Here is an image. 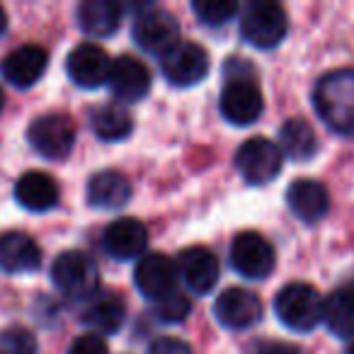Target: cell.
Masks as SVG:
<instances>
[{"label":"cell","instance_id":"5b68a950","mask_svg":"<svg viewBox=\"0 0 354 354\" xmlns=\"http://www.w3.org/2000/svg\"><path fill=\"white\" fill-rule=\"evenodd\" d=\"M136 22L131 27V37L146 54L165 56L167 51H172L180 44V25L167 10L153 6H141L138 8Z\"/></svg>","mask_w":354,"mask_h":354},{"label":"cell","instance_id":"30bf717a","mask_svg":"<svg viewBox=\"0 0 354 354\" xmlns=\"http://www.w3.org/2000/svg\"><path fill=\"white\" fill-rule=\"evenodd\" d=\"M162 75L175 88H192L209 73V54L194 41H180L160 59Z\"/></svg>","mask_w":354,"mask_h":354},{"label":"cell","instance_id":"9a60e30c","mask_svg":"<svg viewBox=\"0 0 354 354\" xmlns=\"http://www.w3.org/2000/svg\"><path fill=\"white\" fill-rule=\"evenodd\" d=\"M151 71L141 59L133 56H119L112 64V73H109V90L117 100L122 102H141L148 93H151Z\"/></svg>","mask_w":354,"mask_h":354},{"label":"cell","instance_id":"e575fe53","mask_svg":"<svg viewBox=\"0 0 354 354\" xmlns=\"http://www.w3.org/2000/svg\"><path fill=\"white\" fill-rule=\"evenodd\" d=\"M344 354H354V342H352V344H349V347H347V349H344Z\"/></svg>","mask_w":354,"mask_h":354},{"label":"cell","instance_id":"4fadbf2b","mask_svg":"<svg viewBox=\"0 0 354 354\" xmlns=\"http://www.w3.org/2000/svg\"><path fill=\"white\" fill-rule=\"evenodd\" d=\"M66 73L78 88L95 90L100 85L109 83L112 73V61L107 51L97 44H80L66 59Z\"/></svg>","mask_w":354,"mask_h":354},{"label":"cell","instance_id":"d6a6232c","mask_svg":"<svg viewBox=\"0 0 354 354\" xmlns=\"http://www.w3.org/2000/svg\"><path fill=\"white\" fill-rule=\"evenodd\" d=\"M8 30V15H6V10H3V6H0V35Z\"/></svg>","mask_w":354,"mask_h":354},{"label":"cell","instance_id":"ffe728a7","mask_svg":"<svg viewBox=\"0 0 354 354\" xmlns=\"http://www.w3.org/2000/svg\"><path fill=\"white\" fill-rule=\"evenodd\" d=\"M286 204L296 218L306 223H315L328 214L330 197L328 189L315 180H296L286 189Z\"/></svg>","mask_w":354,"mask_h":354},{"label":"cell","instance_id":"9c48e42d","mask_svg":"<svg viewBox=\"0 0 354 354\" xmlns=\"http://www.w3.org/2000/svg\"><path fill=\"white\" fill-rule=\"evenodd\" d=\"M218 107H221L226 122L236 124V127H250L260 119L262 109H265V100H262L260 88L252 78L231 75L221 90Z\"/></svg>","mask_w":354,"mask_h":354},{"label":"cell","instance_id":"d590c367","mask_svg":"<svg viewBox=\"0 0 354 354\" xmlns=\"http://www.w3.org/2000/svg\"><path fill=\"white\" fill-rule=\"evenodd\" d=\"M349 289H352V291H354V281H352V286H349Z\"/></svg>","mask_w":354,"mask_h":354},{"label":"cell","instance_id":"836d02e7","mask_svg":"<svg viewBox=\"0 0 354 354\" xmlns=\"http://www.w3.org/2000/svg\"><path fill=\"white\" fill-rule=\"evenodd\" d=\"M3 104H6V97H3V90H0V112H3Z\"/></svg>","mask_w":354,"mask_h":354},{"label":"cell","instance_id":"5bb4252c","mask_svg":"<svg viewBox=\"0 0 354 354\" xmlns=\"http://www.w3.org/2000/svg\"><path fill=\"white\" fill-rule=\"evenodd\" d=\"M177 272L192 294L207 296L218 281V260L209 248H185L177 257Z\"/></svg>","mask_w":354,"mask_h":354},{"label":"cell","instance_id":"8992f818","mask_svg":"<svg viewBox=\"0 0 354 354\" xmlns=\"http://www.w3.org/2000/svg\"><path fill=\"white\" fill-rule=\"evenodd\" d=\"M228 260H231L233 270L245 279H265L277 265L272 243L255 231H243L233 238Z\"/></svg>","mask_w":354,"mask_h":354},{"label":"cell","instance_id":"3957f363","mask_svg":"<svg viewBox=\"0 0 354 354\" xmlns=\"http://www.w3.org/2000/svg\"><path fill=\"white\" fill-rule=\"evenodd\" d=\"M51 281L68 299L90 301L100 291L97 262L88 252L66 250L51 265Z\"/></svg>","mask_w":354,"mask_h":354},{"label":"cell","instance_id":"8fae6325","mask_svg":"<svg viewBox=\"0 0 354 354\" xmlns=\"http://www.w3.org/2000/svg\"><path fill=\"white\" fill-rule=\"evenodd\" d=\"M177 281H180V272H177V262H172L167 255L160 252H148L138 260L136 272H133V284L146 299L162 301L167 296L177 294Z\"/></svg>","mask_w":354,"mask_h":354},{"label":"cell","instance_id":"277c9868","mask_svg":"<svg viewBox=\"0 0 354 354\" xmlns=\"http://www.w3.org/2000/svg\"><path fill=\"white\" fill-rule=\"evenodd\" d=\"M286 32H289V17L284 8L272 0H252L243 10L241 35L255 49H274L284 41Z\"/></svg>","mask_w":354,"mask_h":354},{"label":"cell","instance_id":"484cf974","mask_svg":"<svg viewBox=\"0 0 354 354\" xmlns=\"http://www.w3.org/2000/svg\"><path fill=\"white\" fill-rule=\"evenodd\" d=\"M90 127L102 141H124L133 131V119L124 107L102 104L90 112Z\"/></svg>","mask_w":354,"mask_h":354},{"label":"cell","instance_id":"d6986e66","mask_svg":"<svg viewBox=\"0 0 354 354\" xmlns=\"http://www.w3.org/2000/svg\"><path fill=\"white\" fill-rule=\"evenodd\" d=\"M83 323L90 330H95V335H114L119 333V328L124 325L127 318V304L119 294L114 291H97L90 301H85L83 308Z\"/></svg>","mask_w":354,"mask_h":354},{"label":"cell","instance_id":"4dcf8cb0","mask_svg":"<svg viewBox=\"0 0 354 354\" xmlns=\"http://www.w3.org/2000/svg\"><path fill=\"white\" fill-rule=\"evenodd\" d=\"M148 354H192V347L180 337H158L151 342Z\"/></svg>","mask_w":354,"mask_h":354},{"label":"cell","instance_id":"ba28073f","mask_svg":"<svg viewBox=\"0 0 354 354\" xmlns=\"http://www.w3.org/2000/svg\"><path fill=\"white\" fill-rule=\"evenodd\" d=\"M284 153L270 138H248L236 153V167L248 185H267L272 183L281 170Z\"/></svg>","mask_w":354,"mask_h":354},{"label":"cell","instance_id":"f546056e","mask_svg":"<svg viewBox=\"0 0 354 354\" xmlns=\"http://www.w3.org/2000/svg\"><path fill=\"white\" fill-rule=\"evenodd\" d=\"M68 354H109V349L100 335L88 333V335H80V337L73 339Z\"/></svg>","mask_w":354,"mask_h":354},{"label":"cell","instance_id":"2e32d148","mask_svg":"<svg viewBox=\"0 0 354 354\" xmlns=\"http://www.w3.org/2000/svg\"><path fill=\"white\" fill-rule=\"evenodd\" d=\"M102 245L117 260H141L148 248V231L136 218H117L104 228Z\"/></svg>","mask_w":354,"mask_h":354},{"label":"cell","instance_id":"83f0119b","mask_svg":"<svg viewBox=\"0 0 354 354\" xmlns=\"http://www.w3.org/2000/svg\"><path fill=\"white\" fill-rule=\"evenodd\" d=\"M37 337L25 328H8L0 333V354H37Z\"/></svg>","mask_w":354,"mask_h":354},{"label":"cell","instance_id":"cb8c5ba5","mask_svg":"<svg viewBox=\"0 0 354 354\" xmlns=\"http://www.w3.org/2000/svg\"><path fill=\"white\" fill-rule=\"evenodd\" d=\"M279 151L291 160H308L318 151V138L306 119L291 117L279 129Z\"/></svg>","mask_w":354,"mask_h":354},{"label":"cell","instance_id":"7c38bea8","mask_svg":"<svg viewBox=\"0 0 354 354\" xmlns=\"http://www.w3.org/2000/svg\"><path fill=\"white\" fill-rule=\"evenodd\" d=\"M214 315L228 330H250L262 320V301L255 291L243 289V286H231L221 291L214 304Z\"/></svg>","mask_w":354,"mask_h":354},{"label":"cell","instance_id":"f1b7e54d","mask_svg":"<svg viewBox=\"0 0 354 354\" xmlns=\"http://www.w3.org/2000/svg\"><path fill=\"white\" fill-rule=\"evenodd\" d=\"M189 310H192L189 299L177 291V294L158 301L156 304V318L162 320V323H183V320L189 315Z\"/></svg>","mask_w":354,"mask_h":354},{"label":"cell","instance_id":"ac0fdd59","mask_svg":"<svg viewBox=\"0 0 354 354\" xmlns=\"http://www.w3.org/2000/svg\"><path fill=\"white\" fill-rule=\"evenodd\" d=\"M41 250L27 233L10 231L0 236V270L8 274H30L39 270Z\"/></svg>","mask_w":354,"mask_h":354},{"label":"cell","instance_id":"6da1fadb","mask_svg":"<svg viewBox=\"0 0 354 354\" xmlns=\"http://www.w3.org/2000/svg\"><path fill=\"white\" fill-rule=\"evenodd\" d=\"M313 107L335 133L354 131V68L325 73L313 88Z\"/></svg>","mask_w":354,"mask_h":354},{"label":"cell","instance_id":"d4e9b609","mask_svg":"<svg viewBox=\"0 0 354 354\" xmlns=\"http://www.w3.org/2000/svg\"><path fill=\"white\" fill-rule=\"evenodd\" d=\"M323 323L339 339L354 337V291L337 289L323 304Z\"/></svg>","mask_w":354,"mask_h":354},{"label":"cell","instance_id":"1f68e13d","mask_svg":"<svg viewBox=\"0 0 354 354\" xmlns=\"http://www.w3.org/2000/svg\"><path fill=\"white\" fill-rule=\"evenodd\" d=\"M252 354H306L301 347L289 342H279V339H262V342H255L252 347Z\"/></svg>","mask_w":354,"mask_h":354},{"label":"cell","instance_id":"7402d4cb","mask_svg":"<svg viewBox=\"0 0 354 354\" xmlns=\"http://www.w3.org/2000/svg\"><path fill=\"white\" fill-rule=\"evenodd\" d=\"M124 8L114 0H85L78 6V25L88 37L102 39L119 30Z\"/></svg>","mask_w":354,"mask_h":354},{"label":"cell","instance_id":"603a6c76","mask_svg":"<svg viewBox=\"0 0 354 354\" xmlns=\"http://www.w3.org/2000/svg\"><path fill=\"white\" fill-rule=\"evenodd\" d=\"M131 199V183L117 170H102L90 177L88 183V202L95 209H122Z\"/></svg>","mask_w":354,"mask_h":354},{"label":"cell","instance_id":"44dd1931","mask_svg":"<svg viewBox=\"0 0 354 354\" xmlns=\"http://www.w3.org/2000/svg\"><path fill=\"white\" fill-rule=\"evenodd\" d=\"M15 199L27 212L44 214L59 204V185H56L46 172L30 170L17 180Z\"/></svg>","mask_w":354,"mask_h":354},{"label":"cell","instance_id":"4316f807","mask_svg":"<svg viewBox=\"0 0 354 354\" xmlns=\"http://www.w3.org/2000/svg\"><path fill=\"white\" fill-rule=\"evenodd\" d=\"M192 10L197 20L207 27H223L238 12L236 0H194Z\"/></svg>","mask_w":354,"mask_h":354},{"label":"cell","instance_id":"52a82bcc","mask_svg":"<svg viewBox=\"0 0 354 354\" xmlns=\"http://www.w3.org/2000/svg\"><path fill=\"white\" fill-rule=\"evenodd\" d=\"M27 141L41 158L64 160L75 146V124L66 114H44L30 124Z\"/></svg>","mask_w":354,"mask_h":354},{"label":"cell","instance_id":"e0dca14e","mask_svg":"<svg viewBox=\"0 0 354 354\" xmlns=\"http://www.w3.org/2000/svg\"><path fill=\"white\" fill-rule=\"evenodd\" d=\"M46 66H49V54L41 46L25 44L6 56L0 73L15 88H32L46 73Z\"/></svg>","mask_w":354,"mask_h":354},{"label":"cell","instance_id":"7a4b0ae2","mask_svg":"<svg viewBox=\"0 0 354 354\" xmlns=\"http://www.w3.org/2000/svg\"><path fill=\"white\" fill-rule=\"evenodd\" d=\"M323 296L306 281L286 284L274 299V313L294 333H310L323 323Z\"/></svg>","mask_w":354,"mask_h":354}]
</instances>
